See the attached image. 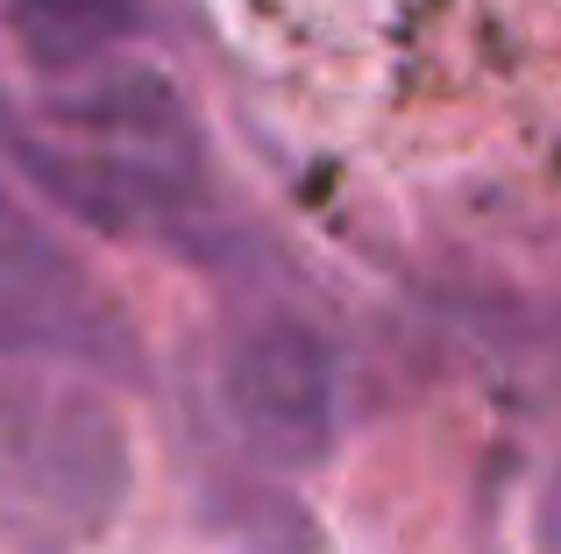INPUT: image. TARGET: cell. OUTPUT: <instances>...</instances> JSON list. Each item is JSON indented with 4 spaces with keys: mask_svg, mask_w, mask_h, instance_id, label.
<instances>
[{
    "mask_svg": "<svg viewBox=\"0 0 561 554\" xmlns=\"http://www.w3.org/2000/svg\"><path fill=\"white\" fill-rule=\"evenodd\" d=\"M136 490L128 419L65 362H0V554H93Z\"/></svg>",
    "mask_w": 561,
    "mask_h": 554,
    "instance_id": "1",
    "label": "cell"
},
{
    "mask_svg": "<svg viewBox=\"0 0 561 554\" xmlns=\"http://www.w3.org/2000/svg\"><path fill=\"white\" fill-rule=\"evenodd\" d=\"M220 413L277 476H313L342 441V362L306 313H256L220 356Z\"/></svg>",
    "mask_w": 561,
    "mask_h": 554,
    "instance_id": "2",
    "label": "cell"
},
{
    "mask_svg": "<svg viewBox=\"0 0 561 554\" xmlns=\"http://www.w3.org/2000/svg\"><path fill=\"white\" fill-rule=\"evenodd\" d=\"M122 362L128 327L79 256L50 235L0 221V362Z\"/></svg>",
    "mask_w": 561,
    "mask_h": 554,
    "instance_id": "3",
    "label": "cell"
},
{
    "mask_svg": "<svg viewBox=\"0 0 561 554\" xmlns=\"http://www.w3.org/2000/svg\"><path fill=\"white\" fill-rule=\"evenodd\" d=\"M50 122L79 142L100 150H128V157H171V164H199V128L192 107L179 100V85L150 65H85L79 85L50 93Z\"/></svg>",
    "mask_w": 561,
    "mask_h": 554,
    "instance_id": "4",
    "label": "cell"
},
{
    "mask_svg": "<svg viewBox=\"0 0 561 554\" xmlns=\"http://www.w3.org/2000/svg\"><path fill=\"white\" fill-rule=\"evenodd\" d=\"M157 22L150 0H8V28L43 71L107 65L122 43H136Z\"/></svg>",
    "mask_w": 561,
    "mask_h": 554,
    "instance_id": "5",
    "label": "cell"
},
{
    "mask_svg": "<svg viewBox=\"0 0 561 554\" xmlns=\"http://www.w3.org/2000/svg\"><path fill=\"white\" fill-rule=\"evenodd\" d=\"M0 207H8V199H0Z\"/></svg>",
    "mask_w": 561,
    "mask_h": 554,
    "instance_id": "6",
    "label": "cell"
}]
</instances>
